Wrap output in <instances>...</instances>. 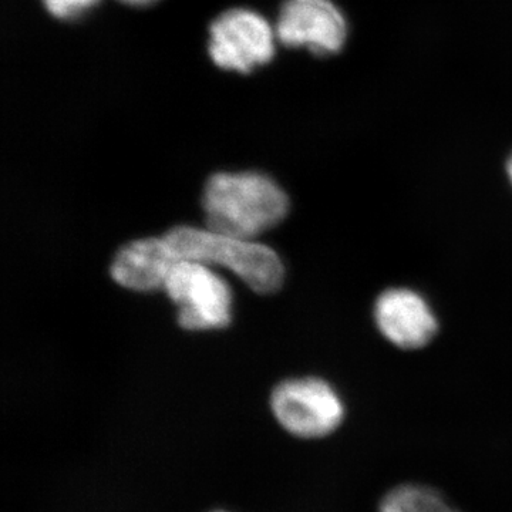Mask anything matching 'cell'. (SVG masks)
Here are the masks:
<instances>
[{
    "label": "cell",
    "instance_id": "6da1fadb",
    "mask_svg": "<svg viewBox=\"0 0 512 512\" xmlns=\"http://www.w3.org/2000/svg\"><path fill=\"white\" fill-rule=\"evenodd\" d=\"M202 207L210 231L251 241L285 220L289 200L264 174L218 173L205 185Z\"/></svg>",
    "mask_w": 512,
    "mask_h": 512
},
{
    "label": "cell",
    "instance_id": "7a4b0ae2",
    "mask_svg": "<svg viewBox=\"0 0 512 512\" xmlns=\"http://www.w3.org/2000/svg\"><path fill=\"white\" fill-rule=\"evenodd\" d=\"M163 238L178 261L225 266L259 295L274 293L284 284L281 258L266 245L185 225L170 229Z\"/></svg>",
    "mask_w": 512,
    "mask_h": 512
},
{
    "label": "cell",
    "instance_id": "3957f363",
    "mask_svg": "<svg viewBox=\"0 0 512 512\" xmlns=\"http://www.w3.org/2000/svg\"><path fill=\"white\" fill-rule=\"evenodd\" d=\"M163 289L178 306V325L187 330L224 329L231 323V289L200 262L178 261Z\"/></svg>",
    "mask_w": 512,
    "mask_h": 512
},
{
    "label": "cell",
    "instance_id": "277c9868",
    "mask_svg": "<svg viewBox=\"0 0 512 512\" xmlns=\"http://www.w3.org/2000/svg\"><path fill=\"white\" fill-rule=\"evenodd\" d=\"M271 404L282 427L301 439L329 436L345 419V406L339 394L329 383L315 377L278 384Z\"/></svg>",
    "mask_w": 512,
    "mask_h": 512
},
{
    "label": "cell",
    "instance_id": "5b68a950",
    "mask_svg": "<svg viewBox=\"0 0 512 512\" xmlns=\"http://www.w3.org/2000/svg\"><path fill=\"white\" fill-rule=\"evenodd\" d=\"M210 35L211 59L221 69L249 73L274 57V30L251 10L222 13L212 22Z\"/></svg>",
    "mask_w": 512,
    "mask_h": 512
},
{
    "label": "cell",
    "instance_id": "8992f818",
    "mask_svg": "<svg viewBox=\"0 0 512 512\" xmlns=\"http://www.w3.org/2000/svg\"><path fill=\"white\" fill-rule=\"evenodd\" d=\"M276 37L282 45L308 47L315 55H333L348 37L345 16L330 0H286Z\"/></svg>",
    "mask_w": 512,
    "mask_h": 512
},
{
    "label": "cell",
    "instance_id": "52a82bcc",
    "mask_svg": "<svg viewBox=\"0 0 512 512\" xmlns=\"http://www.w3.org/2000/svg\"><path fill=\"white\" fill-rule=\"evenodd\" d=\"M375 318L386 339L402 349L424 348L439 329L430 306L409 289L382 293L376 302Z\"/></svg>",
    "mask_w": 512,
    "mask_h": 512
},
{
    "label": "cell",
    "instance_id": "ba28073f",
    "mask_svg": "<svg viewBox=\"0 0 512 512\" xmlns=\"http://www.w3.org/2000/svg\"><path fill=\"white\" fill-rule=\"evenodd\" d=\"M178 262L164 238H144L130 242L117 252L111 276L117 284L138 292L163 288L165 276Z\"/></svg>",
    "mask_w": 512,
    "mask_h": 512
},
{
    "label": "cell",
    "instance_id": "9c48e42d",
    "mask_svg": "<svg viewBox=\"0 0 512 512\" xmlns=\"http://www.w3.org/2000/svg\"><path fill=\"white\" fill-rule=\"evenodd\" d=\"M379 512H460L446 498L423 484H400L380 501Z\"/></svg>",
    "mask_w": 512,
    "mask_h": 512
},
{
    "label": "cell",
    "instance_id": "30bf717a",
    "mask_svg": "<svg viewBox=\"0 0 512 512\" xmlns=\"http://www.w3.org/2000/svg\"><path fill=\"white\" fill-rule=\"evenodd\" d=\"M53 16L59 19H73L93 8L99 0H43Z\"/></svg>",
    "mask_w": 512,
    "mask_h": 512
},
{
    "label": "cell",
    "instance_id": "8fae6325",
    "mask_svg": "<svg viewBox=\"0 0 512 512\" xmlns=\"http://www.w3.org/2000/svg\"><path fill=\"white\" fill-rule=\"evenodd\" d=\"M120 2L131 6H148L151 5V3L157 2V0H120Z\"/></svg>",
    "mask_w": 512,
    "mask_h": 512
},
{
    "label": "cell",
    "instance_id": "7c38bea8",
    "mask_svg": "<svg viewBox=\"0 0 512 512\" xmlns=\"http://www.w3.org/2000/svg\"><path fill=\"white\" fill-rule=\"evenodd\" d=\"M507 170H508V175H510V178H511V181H512V156L510 158V161H508Z\"/></svg>",
    "mask_w": 512,
    "mask_h": 512
},
{
    "label": "cell",
    "instance_id": "4fadbf2b",
    "mask_svg": "<svg viewBox=\"0 0 512 512\" xmlns=\"http://www.w3.org/2000/svg\"><path fill=\"white\" fill-rule=\"evenodd\" d=\"M214 512H224V511H214Z\"/></svg>",
    "mask_w": 512,
    "mask_h": 512
}]
</instances>
